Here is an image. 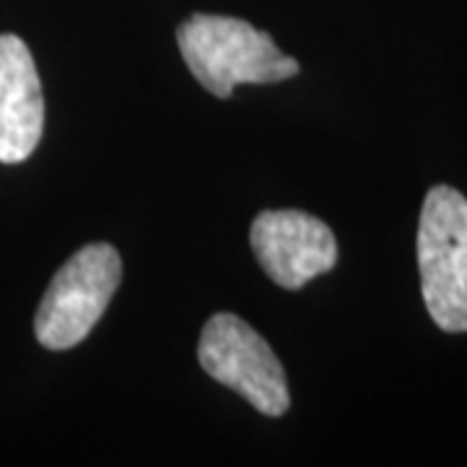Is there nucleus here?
I'll list each match as a JSON object with an SVG mask.
<instances>
[{"label": "nucleus", "instance_id": "1", "mask_svg": "<svg viewBox=\"0 0 467 467\" xmlns=\"http://www.w3.org/2000/svg\"><path fill=\"white\" fill-rule=\"evenodd\" d=\"M177 45L198 84L218 99H229L239 84H278L299 73L270 34L242 18L195 14L177 29Z\"/></svg>", "mask_w": 467, "mask_h": 467}, {"label": "nucleus", "instance_id": "2", "mask_svg": "<svg viewBox=\"0 0 467 467\" xmlns=\"http://www.w3.org/2000/svg\"><path fill=\"white\" fill-rule=\"evenodd\" d=\"M426 309L444 333H467V201L447 184L429 190L418 223Z\"/></svg>", "mask_w": 467, "mask_h": 467}, {"label": "nucleus", "instance_id": "3", "mask_svg": "<svg viewBox=\"0 0 467 467\" xmlns=\"http://www.w3.org/2000/svg\"><path fill=\"white\" fill-rule=\"evenodd\" d=\"M122 278L112 244H86L55 273L34 317L36 340L50 350L78 346L107 312Z\"/></svg>", "mask_w": 467, "mask_h": 467}, {"label": "nucleus", "instance_id": "4", "mask_svg": "<svg viewBox=\"0 0 467 467\" xmlns=\"http://www.w3.org/2000/svg\"><path fill=\"white\" fill-rule=\"evenodd\" d=\"M198 358L205 374L232 387L263 416H284L291 405L285 371L278 356L244 319L218 312L205 322L198 343Z\"/></svg>", "mask_w": 467, "mask_h": 467}, {"label": "nucleus", "instance_id": "5", "mask_svg": "<svg viewBox=\"0 0 467 467\" xmlns=\"http://www.w3.org/2000/svg\"><path fill=\"white\" fill-rule=\"evenodd\" d=\"M252 252L273 284L299 291L337 263V242L325 221L304 211H265L252 221Z\"/></svg>", "mask_w": 467, "mask_h": 467}, {"label": "nucleus", "instance_id": "6", "mask_svg": "<svg viewBox=\"0 0 467 467\" xmlns=\"http://www.w3.org/2000/svg\"><path fill=\"white\" fill-rule=\"evenodd\" d=\"M45 130V97L29 47L0 34V164L32 156Z\"/></svg>", "mask_w": 467, "mask_h": 467}]
</instances>
